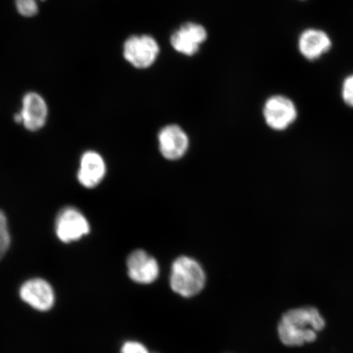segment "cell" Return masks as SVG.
I'll return each mask as SVG.
<instances>
[{
	"label": "cell",
	"mask_w": 353,
	"mask_h": 353,
	"mask_svg": "<svg viewBox=\"0 0 353 353\" xmlns=\"http://www.w3.org/2000/svg\"><path fill=\"white\" fill-rule=\"evenodd\" d=\"M48 113L46 101L41 95L35 92H30L24 96L22 99V108L19 114L21 123L26 130H41L46 123Z\"/></svg>",
	"instance_id": "cell-8"
},
{
	"label": "cell",
	"mask_w": 353,
	"mask_h": 353,
	"mask_svg": "<svg viewBox=\"0 0 353 353\" xmlns=\"http://www.w3.org/2000/svg\"><path fill=\"white\" fill-rule=\"evenodd\" d=\"M107 167L103 157L98 152L88 151L81 159L77 178L79 183L86 188H94L103 180Z\"/></svg>",
	"instance_id": "cell-11"
},
{
	"label": "cell",
	"mask_w": 353,
	"mask_h": 353,
	"mask_svg": "<svg viewBox=\"0 0 353 353\" xmlns=\"http://www.w3.org/2000/svg\"><path fill=\"white\" fill-rule=\"evenodd\" d=\"M159 54V46L149 35L132 37L127 39L123 47V56L128 61L139 69L151 66Z\"/></svg>",
	"instance_id": "cell-5"
},
{
	"label": "cell",
	"mask_w": 353,
	"mask_h": 353,
	"mask_svg": "<svg viewBox=\"0 0 353 353\" xmlns=\"http://www.w3.org/2000/svg\"><path fill=\"white\" fill-rule=\"evenodd\" d=\"M298 110L294 103L285 96L269 98L264 104L263 117L268 126L275 131H284L296 121Z\"/></svg>",
	"instance_id": "cell-3"
},
{
	"label": "cell",
	"mask_w": 353,
	"mask_h": 353,
	"mask_svg": "<svg viewBox=\"0 0 353 353\" xmlns=\"http://www.w3.org/2000/svg\"><path fill=\"white\" fill-rule=\"evenodd\" d=\"M127 270L132 281L143 285L152 284L160 274L156 259L143 250H135L128 257Z\"/></svg>",
	"instance_id": "cell-6"
},
{
	"label": "cell",
	"mask_w": 353,
	"mask_h": 353,
	"mask_svg": "<svg viewBox=\"0 0 353 353\" xmlns=\"http://www.w3.org/2000/svg\"><path fill=\"white\" fill-rule=\"evenodd\" d=\"M11 244V236L8 230V220L3 212L0 210V259L7 253Z\"/></svg>",
	"instance_id": "cell-13"
},
{
	"label": "cell",
	"mask_w": 353,
	"mask_h": 353,
	"mask_svg": "<svg viewBox=\"0 0 353 353\" xmlns=\"http://www.w3.org/2000/svg\"><path fill=\"white\" fill-rule=\"evenodd\" d=\"M207 32L202 26L187 23L172 35L171 43L176 51L188 56H192L199 50L201 44L205 41Z\"/></svg>",
	"instance_id": "cell-10"
},
{
	"label": "cell",
	"mask_w": 353,
	"mask_h": 353,
	"mask_svg": "<svg viewBox=\"0 0 353 353\" xmlns=\"http://www.w3.org/2000/svg\"><path fill=\"white\" fill-rule=\"evenodd\" d=\"M15 6L19 14L24 17H33L38 14L37 0H14Z\"/></svg>",
	"instance_id": "cell-14"
},
{
	"label": "cell",
	"mask_w": 353,
	"mask_h": 353,
	"mask_svg": "<svg viewBox=\"0 0 353 353\" xmlns=\"http://www.w3.org/2000/svg\"><path fill=\"white\" fill-rule=\"evenodd\" d=\"M43 1H44V0H43Z\"/></svg>",
	"instance_id": "cell-17"
},
{
	"label": "cell",
	"mask_w": 353,
	"mask_h": 353,
	"mask_svg": "<svg viewBox=\"0 0 353 353\" xmlns=\"http://www.w3.org/2000/svg\"><path fill=\"white\" fill-rule=\"evenodd\" d=\"M55 232L61 241L70 243L88 235L90 225L81 211L73 207H65L57 215Z\"/></svg>",
	"instance_id": "cell-4"
},
{
	"label": "cell",
	"mask_w": 353,
	"mask_h": 353,
	"mask_svg": "<svg viewBox=\"0 0 353 353\" xmlns=\"http://www.w3.org/2000/svg\"><path fill=\"white\" fill-rule=\"evenodd\" d=\"M299 50L308 60H316L328 52L331 41L327 34L319 30L310 29L299 38Z\"/></svg>",
	"instance_id": "cell-12"
},
{
	"label": "cell",
	"mask_w": 353,
	"mask_h": 353,
	"mask_svg": "<svg viewBox=\"0 0 353 353\" xmlns=\"http://www.w3.org/2000/svg\"><path fill=\"white\" fill-rule=\"evenodd\" d=\"M159 148L162 156L170 161L182 158L188 152V137L179 125H167L159 132Z\"/></svg>",
	"instance_id": "cell-7"
},
{
	"label": "cell",
	"mask_w": 353,
	"mask_h": 353,
	"mask_svg": "<svg viewBox=\"0 0 353 353\" xmlns=\"http://www.w3.org/2000/svg\"><path fill=\"white\" fill-rule=\"evenodd\" d=\"M121 353H151L143 343L128 341L122 346Z\"/></svg>",
	"instance_id": "cell-16"
},
{
	"label": "cell",
	"mask_w": 353,
	"mask_h": 353,
	"mask_svg": "<svg viewBox=\"0 0 353 353\" xmlns=\"http://www.w3.org/2000/svg\"><path fill=\"white\" fill-rule=\"evenodd\" d=\"M343 99L350 107L353 108V74L346 78L343 83Z\"/></svg>",
	"instance_id": "cell-15"
},
{
	"label": "cell",
	"mask_w": 353,
	"mask_h": 353,
	"mask_svg": "<svg viewBox=\"0 0 353 353\" xmlns=\"http://www.w3.org/2000/svg\"><path fill=\"white\" fill-rule=\"evenodd\" d=\"M325 326L324 317L316 308L290 309L281 316L277 328L278 336L285 346H302L314 342Z\"/></svg>",
	"instance_id": "cell-1"
},
{
	"label": "cell",
	"mask_w": 353,
	"mask_h": 353,
	"mask_svg": "<svg viewBox=\"0 0 353 353\" xmlns=\"http://www.w3.org/2000/svg\"><path fill=\"white\" fill-rule=\"evenodd\" d=\"M206 276L204 269L196 260L181 256L172 264L171 289L184 298H192L204 289Z\"/></svg>",
	"instance_id": "cell-2"
},
{
	"label": "cell",
	"mask_w": 353,
	"mask_h": 353,
	"mask_svg": "<svg viewBox=\"0 0 353 353\" xmlns=\"http://www.w3.org/2000/svg\"><path fill=\"white\" fill-rule=\"evenodd\" d=\"M21 298L30 306L39 311H48L54 306V290L47 281L33 279L21 286Z\"/></svg>",
	"instance_id": "cell-9"
}]
</instances>
